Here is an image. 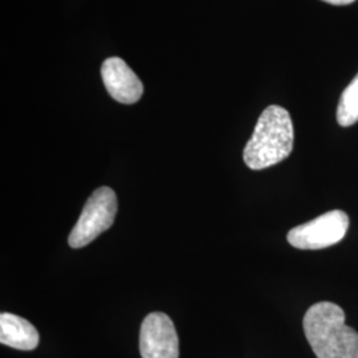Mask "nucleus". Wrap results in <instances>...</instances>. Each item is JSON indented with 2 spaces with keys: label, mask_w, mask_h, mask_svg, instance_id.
<instances>
[{
  "label": "nucleus",
  "mask_w": 358,
  "mask_h": 358,
  "mask_svg": "<svg viewBox=\"0 0 358 358\" xmlns=\"http://www.w3.org/2000/svg\"><path fill=\"white\" fill-rule=\"evenodd\" d=\"M303 327L316 357L358 358V333L346 325L344 310L334 303L309 308Z\"/></svg>",
  "instance_id": "1"
},
{
  "label": "nucleus",
  "mask_w": 358,
  "mask_h": 358,
  "mask_svg": "<svg viewBox=\"0 0 358 358\" xmlns=\"http://www.w3.org/2000/svg\"><path fill=\"white\" fill-rule=\"evenodd\" d=\"M291 115L279 105H269L260 115L255 130L244 148V164L251 170H264L280 164L294 150Z\"/></svg>",
  "instance_id": "2"
},
{
  "label": "nucleus",
  "mask_w": 358,
  "mask_h": 358,
  "mask_svg": "<svg viewBox=\"0 0 358 358\" xmlns=\"http://www.w3.org/2000/svg\"><path fill=\"white\" fill-rule=\"evenodd\" d=\"M117 208L115 192L110 187L97 189L87 201L73 230L69 234V245L72 248H83L109 230L115 223Z\"/></svg>",
  "instance_id": "3"
},
{
  "label": "nucleus",
  "mask_w": 358,
  "mask_h": 358,
  "mask_svg": "<svg viewBox=\"0 0 358 358\" xmlns=\"http://www.w3.org/2000/svg\"><path fill=\"white\" fill-rule=\"evenodd\" d=\"M349 229V217L341 210H333L303 223L288 232V243L299 250H322L340 243Z\"/></svg>",
  "instance_id": "4"
},
{
  "label": "nucleus",
  "mask_w": 358,
  "mask_h": 358,
  "mask_svg": "<svg viewBox=\"0 0 358 358\" xmlns=\"http://www.w3.org/2000/svg\"><path fill=\"white\" fill-rule=\"evenodd\" d=\"M140 353L142 358H179L178 334L166 313L153 312L142 321Z\"/></svg>",
  "instance_id": "5"
},
{
  "label": "nucleus",
  "mask_w": 358,
  "mask_h": 358,
  "mask_svg": "<svg viewBox=\"0 0 358 358\" xmlns=\"http://www.w3.org/2000/svg\"><path fill=\"white\" fill-rule=\"evenodd\" d=\"M103 85L117 103H136L143 94V84L134 71L120 57L106 59L101 66Z\"/></svg>",
  "instance_id": "6"
},
{
  "label": "nucleus",
  "mask_w": 358,
  "mask_h": 358,
  "mask_svg": "<svg viewBox=\"0 0 358 358\" xmlns=\"http://www.w3.org/2000/svg\"><path fill=\"white\" fill-rule=\"evenodd\" d=\"M38 329L29 321L13 313L0 315V343L17 350H34L38 345Z\"/></svg>",
  "instance_id": "7"
},
{
  "label": "nucleus",
  "mask_w": 358,
  "mask_h": 358,
  "mask_svg": "<svg viewBox=\"0 0 358 358\" xmlns=\"http://www.w3.org/2000/svg\"><path fill=\"white\" fill-rule=\"evenodd\" d=\"M358 121V73L341 94L337 106V122L340 127H352Z\"/></svg>",
  "instance_id": "8"
},
{
  "label": "nucleus",
  "mask_w": 358,
  "mask_h": 358,
  "mask_svg": "<svg viewBox=\"0 0 358 358\" xmlns=\"http://www.w3.org/2000/svg\"><path fill=\"white\" fill-rule=\"evenodd\" d=\"M322 1L329 3V4H333V6H348V4H352L356 0H322Z\"/></svg>",
  "instance_id": "9"
}]
</instances>
